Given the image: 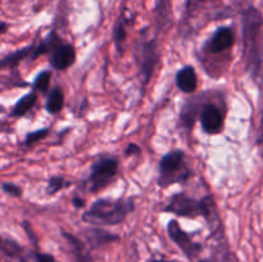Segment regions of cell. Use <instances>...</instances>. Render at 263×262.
Segmentation results:
<instances>
[{
    "label": "cell",
    "mask_w": 263,
    "mask_h": 262,
    "mask_svg": "<svg viewBox=\"0 0 263 262\" xmlns=\"http://www.w3.org/2000/svg\"><path fill=\"white\" fill-rule=\"evenodd\" d=\"M262 27V13L254 7L247 8L243 13V54L247 69L253 76L259 73L263 66Z\"/></svg>",
    "instance_id": "obj_1"
},
{
    "label": "cell",
    "mask_w": 263,
    "mask_h": 262,
    "mask_svg": "<svg viewBox=\"0 0 263 262\" xmlns=\"http://www.w3.org/2000/svg\"><path fill=\"white\" fill-rule=\"evenodd\" d=\"M135 211L134 198H100L82 215V221L95 226L120 225L131 212Z\"/></svg>",
    "instance_id": "obj_2"
},
{
    "label": "cell",
    "mask_w": 263,
    "mask_h": 262,
    "mask_svg": "<svg viewBox=\"0 0 263 262\" xmlns=\"http://www.w3.org/2000/svg\"><path fill=\"white\" fill-rule=\"evenodd\" d=\"M194 176V171L187 166L185 153L181 149H175L164 154L159 161V175L157 184L162 189L175 184H185Z\"/></svg>",
    "instance_id": "obj_3"
},
{
    "label": "cell",
    "mask_w": 263,
    "mask_h": 262,
    "mask_svg": "<svg viewBox=\"0 0 263 262\" xmlns=\"http://www.w3.org/2000/svg\"><path fill=\"white\" fill-rule=\"evenodd\" d=\"M159 61V46L156 38L144 40L139 46L138 62L139 76H140L141 89H145L153 77L154 69Z\"/></svg>",
    "instance_id": "obj_4"
},
{
    "label": "cell",
    "mask_w": 263,
    "mask_h": 262,
    "mask_svg": "<svg viewBox=\"0 0 263 262\" xmlns=\"http://www.w3.org/2000/svg\"><path fill=\"white\" fill-rule=\"evenodd\" d=\"M118 164L116 157H104L95 161L89 176L90 192L98 193L113 182L118 174Z\"/></svg>",
    "instance_id": "obj_5"
},
{
    "label": "cell",
    "mask_w": 263,
    "mask_h": 262,
    "mask_svg": "<svg viewBox=\"0 0 263 262\" xmlns=\"http://www.w3.org/2000/svg\"><path fill=\"white\" fill-rule=\"evenodd\" d=\"M164 212L174 213L180 217L195 218L203 216V199H195L186 193L180 192L171 197L170 202L164 207Z\"/></svg>",
    "instance_id": "obj_6"
},
{
    "label": "cell",
    "mask_w": 263,
    "mask_h": 262,
    "mask_svg": "<svg viewBox=\"0 0 263 262\" xmlns=\"http://www.w3.org/2000/svg\"><path fill=\"white\" fill-rule=\"evenodd\" d=\"M167 233H168L171 240L179 247L182 253L186 256V258L194 259L195 257L199 256L200 252L203 251L202 244L193 240L192 236L182 230L177 220H170L167 223Z\"/></svg>",
    "instance_id": "obj_7"
},
{
    "label": "cell",
    "mask_w": 263,
    "mask_h": 262,
    "mask_svg": "<svg viewBox=\"0 0 263 262\" xmlns=\"http://www.w3.org/2000/svg\"><path fill=\"white\" fill-rule=\"evenodd\" d=\"M234 44H235V32L233 28L228 26H221L205 44L204 50L208 54H221L225 53L226 50H230Z\"/></svg>",
    "instance_id": "obj_8"
},
{
    "label": "cell",
    "mask_w": 263,
    "mask_h": 262,
    "mask_svg": "<svg viewBox=\"0 0 263 262\" xmlns=\"http://www.w3.org/2000/svg\"><path fill=\"white\" fill-rule=\"evenodd\" d=\"M200 125L203 131L208 135L218 134L223 127V113L220 108L213 103H207L200 110Z\"/></svg>",
    "instance_id": "obj_9"
},
{
    "label": "cell",
    "mask_w": 263,
    "mask_h": 262,
    "mask_svg": "<svg viewBox=\"0 0 263 262\" xmlns=\"http://www.w3.org/2000/svg\"><path fill=\"white\" fill-rule=\"evenodd\" d=\"M74 61H76V49L72 44L64 43H62L51 51L50 59H49L51 67L58 71L69 68L74 63Z\"/></svg>",
    "instance_id": "obj_10"
},
{
    "label": "cell",
    "mask_w": 263,
    "mask_h": 262,
    "mask_svg": "<svg viewBox=\"0 0 263 262\" xmlns=\"http://www.w3.org/2000/svg\"><path fill=\"white\" fill-rule=\"evenodd\" d=\"M82 236H84L85 241L90 249H98L105 244L120 240V236L117 234L109 233V231L100 228L85 229V230H82Z\"/></svg>",
    "instance_id": "obj_11"
},
{
    "label": "cell",
    "mask_w": 263,
    "mask_h": 262,
    "mask_svg": "<svg viewBox=\"0 0 263 262\" xmlns=\"http://www.w3.org/2000/svg\"><path fill=\"white\" fill-rule=\"evenodd\" d=\"M203 199V216L202 217L207 221L208 228L212 231V234H217L218 231L222 233V222H221L220 215L217 212V205H216L213 195H205Z\"/></svg>",
    "instance_id": "obj_12"
},
{
    "label": "cell",
    "mask_w": 263,
    "mask_h": 262,
    "mask_svg": "<svg viewBox=\"0 0 263 262\" xmlns=\"http://www.w3.org/2000/svg\"><path fill=\"white\" fill-rule=\"evenodd\" d=\"M176 86L185 94H192L198 87V76L193 66H184L176 73Z\"/></svg>",
    "instance_id": "obj_13"
},
{
    "label": "cell",
    "mask_w": 263,
    "mask_h": 262,
    "mask_svg": "<svg viewBox=\"0 0 263 262\" xmlns=\"http://www.w3.org/2000/svg\"><path fill=\"white\" fill-rule=\"evenodd\" d=\"M3 253L5 256L10 257V258H15L20 262H35V251H26L23 247H21L20 244L15 240L9 238L3 239Z\"/></svg>",
    "instance_id": "obj_14"
},
{
    "label": "cell",
    "mask_w": 263,
    "mask_h": 262,
    "mask_svg": "<svg viewBox=\"0 0 263 262\" xmlns=\"http://www.w3.org/2000/svg\"><path fill=\"white\" fill-rule=\"evenodd\" d=\"M62 234H63V238L66 239L69 248H71L73 262H95L94 258L90 256L89 251L86 249L85 244L79 238H76L72 234L66 233V231H62Z\"/></svg>",
    "instance_id": "obj_15"
},
{
    "label": "cell",
    "mask_w": 263,
    "mask_h": 262,
    "mask_svg": "<svg viewBox=\"0 0 263 262\" xmlns=\"http://www.w3.org/2000/svg\"><path fill=\"white\" fill-rule=\"evenodd\" d=\"M128 22H131V20L126 17L125 10H122L117 22H116L115 27H113V43H115V46L118 53H122L123 43H125L126 38H127Z\"/></svg>",
    "instance_id": "obj_16"
},
{
    "label": "cell",
    "mask_w": 263,
    "mask_h": 262,
    "mask_svg": "<svg viewBox=\"0 0 263 262\" xmlns=\"http://www.w3.org/2000/svg\"><path fill=\"white\" fill-rule=\"evenodd\" d=\"M61 44H62L61 38L57 35L55 31L51 30L50 32L48 33L46 38H44L37 45H35V49H33L31 59H36L40 55H43V54H46L48 51H53L54 49H55L58 45H61Z\"/></svg>",
    "instance_id": "obj_17"
},
{
    "label": "cell",
    "mask_w": 263,
    "mask_h": 262,
    "mask_svg": "<svg viewBox=\"0 0 263 262\" xmlns=\"http://www.w3.org/2000/svg\"><path fill=\"white\" fill-rule=\"evenodd\" d=\"M154 15H156V25L158 30H163L167 25H170L172 21L170 0H157Z\"/></svg>",
    "instance_id": "obj_18"
},
{
    "label": "cell",
    "mask_w": 263,
    "mask_h": 262,
    "mask_svg": "<svg viewBox=\"0 0 263 262\" xmlns=\"http://www.w3.org/2000/svg\"><path fill=\"white\" fill-rule=\"evenodd\" d=\"M36 102H37V94L36 91H31L28 94L23 95L22 98L17 100L14 105L12 108V117H23L25 115H27L33 107H35Z\"/></svg>",
    "instance_id": "obj_19"
},
{
    "label": "cell",
    "mask_w": 263,
    "mask_h": 262,
    "mask_svg": "<svg viewBox=\"0 0 263 262\" xmlns=\"http://www.w3.org/2000/svg\"><path fill=\"white\" fill-rule=\"evenodd\" d=\"M33 49H35V45L31 44V45L25 46V48L18 49V50L9 53L8 55H5L4 58L2 59V68L5 69V68H14V67H17L23 59L27 58L28 55L30 57L32 55Z\"/></svg>",
    "instance_id": "obj_20"
},
{
    "label": "cell",
    "mask_w": 263,
    "mask_h": 262,
    "mask_svg": "<svg viewBox=\"0 0 263 262\" xmlns=\"http://www.w3.org/2000/svg\"><path fill=\"white\" fill-rule=\"evenodd\" d=\"M64 107V92L59 86H55L49 92L48 100L45 103V108L50 115H57Z\"/></svg>",
    "instance_id": "obj_21"
},
{
    "label": "cell",
    "mask_w": 263,
    "mask_h": 262,
    "mask_svg": "<svg viewBox=\"0 0 263 262\" xmlns=\"http://www.w3.org/2000/svg\"><path fill=\"white\" fill-rule=\"evenodd\" d=\"M197 116H200L199 107L195 105L194 102H189L187 104L184 105V108H182L181 115H180V120H181L182 125H184L187 130H192L193 126H194L195 123Z\"/></svg>",
    "instance_id": "obj_22"
},
{
    "label": "cell",
    "mask_w": 263,
    "mask_h": 262,
    "mask_svg": "<svg viewBox=\"0 0 263 262\" xmlns=\"http://www.w3.org/2000/svg\"><path fill=\"white\" fill-rule=\"evenodd\" d=\"M51 80V72L50 71H43L36 76L35 81L32 84V90L33 91L39 92H46L49 90V85H50Z\"/></svg>",
    "instance_id": "obj_23"
},
{
    "label": "cell",
    "mask_w": 263,
    "mask_h": 262,
    "mask_svg": "<svg viewBox=\"0 0 263 262\" xmlns=\"http://www.w3.org/2000/svg\"><path fill=\"white\" fill-rule=\"evenodd\" d=\"M71 181H68V180H66L62 176H51L48 181L46 193H48L49 195H54L58 192H61L62 189H64V188L71 186Z\"/></svg>",
    "instance_id": "obj_24"
},
{
    "label": "cell",
    "mask_w": 263,
    "mask_h": 262,
    "mask_svg": "<svg viewBox=\"0 0 263 262\" xmlns=\"http://www.w3.org/2000/svg\"><path fill=\"white\" fill-rule=\"evenodd\" d=\"M49 133H50L49 128H40V130L28 133L25 138V145L30 146V145H33V144L39 143V141H41L43 139H45L46 136L49 135Z\"/></svg>",
    "instance_id": "obj_25"
},
{
    "label": "cell",
    "mask_w": 263,
    "mask_h": 262,
    "mask_svg": "<svg viewBox=\"0 0 263 262\" xmlns=\"http://www.w3.org/2000/svg\"><path fill=\"white\" fill-rule=\"evenodd\" d=\"M3 192L7 193L8 195L14 198H20L22 197V189H21L18 185H15L14 182H3L2 185Z\"/></svg>",
    "instance_id": "obj_26"
},
{
    "label": "cell",
    "mask_w": 263,
    "mask_h": 262,
    "mask_svg": "<svg viewBox=\"0 0 263 262\" xmlns=\"http://www.w3.org/2000/svg\"><path fill=\"white\" fill-rule=\"evenodd\" d=\"M35 262H57L53 254L35 251Z\"/></svg>",
    "instance_id": "obj_27"
},
{
    "label": "cell",
    "mask_w": 263,
    "mask_h": 262,
    "mask_svg": "<svg viewBox=\"0 0 263 262\" xmlns=\"http://www.w3.org/2000/svg\"><path fill=\"white\" fill-rule=\"evenodd\" d=\"M123 153H125V156H139L141 153V148L138 144H128Z\"/></svg>",
    "instance_id": "obj_28"
},
{
    "label": "cell",
    "mask_w": 263,
    "mask_h": 262,
    "mask_svg": "<svg viewBox=\"0 0 263 262\" xmlns=\"http://www.w3.org/2000/svg\"><path fill=\"white\" fill-rule=\"evenodd\" d=\"M256 143L263 152V110H262V116H261V122H259V126H258V134H257Z\"/></svg>",
    "instance_id": "obj_29"
},
{
    "label": "cell",
    "mask_w": 263,
    "mask_h": 262,
    "mask_svg": "<svg viewBox=\"0 0 263 262\" xmlns=\"http://www.w3.org/2000/svg\"><path fill=\"white\" fill-rule=\"evenodd\" d=\"M207 2H211V0H185V9L189 12L192 8L197 7V5L203 4V3H207Z\"/></svg>",
    "instance_id": "obj_30"
},
{
    "label": "cell",
    "mask_w": 263,
    "mask_h": 262,
    "mask_svg": "<svg viewBox=\"0 0 263 262\" xmlns=\"http://www.w3.org/2000/svg\"><path fill=\"white\" fill-rule=\"evenodd\" d=\"M71 203H72V205H73L74 208L85 207V199H82V198H80V197H73V198H72Z\"/></svg>",
    "instance_id": "obj_31"
},
{
    "label": "cell",
    "mask_w": 263,
    "mask_h": 262,
    "mask_svg": "<svg viewBox=\"0 0 263 262\" xmlns=\"http://www.w3.org/2000/svg\"><path fill=\"white\" fill-rule=\"evenodd\" d=\"M0 28H2V33L4 35L5 32H7V28H8V25L5 22H2V26H0Z\"/></svg>",
    "instance_id": "obj_32"
},
{
    "label": "cell",
    "mask_w": 263,
    "mask_h": 262,
    "mask_svg": "<svg viewBox=\"0 0 263 262\" xmlns=\"http://www.w3.org/2000/svg\"><path fill=\"white\" fill-rule=\"evenodd\" d=\"M152 262H176V261H166V259H153Z\"/></svg>",
    "instance_id": "obj_33"
},
{
    "label": "cell",
    "mask_w": 263,
    "mask_h": 262,
    "mask_svg": "<svg viewBox=\"0 0 263 262\" xmlns=\"http://www.w3.org/2000/svg\"><path fill=\"white\" fill-rule=\"evenodd\" d=\"M197 262H212V261H210V259H199V261Z\"/></svg>",
    "instance_id": "obj_34"
}]
</instances>
